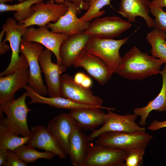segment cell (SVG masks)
Segmentation results:
<instances>
[{"label": "cell", "instance_id": "6da1fadb", "mask_svg": "<svg viewBox=\"0 0 166 166\" xmlns=\"http://www.w3.org/2000/svg\"><path fill=\"white\" fill-rule=\"evenodd\" d=\"M163 64L161 60L142 52L135 46L122 57L121 66L117 73L129 80L141 81L160 73Z\"/></svg>", "mask_w": 166, "mask_h": 166}, {"label": "cell", "instance_id": "7a4b0ae2", "mask_svg": "<svg viewBox=\"0 0 166 166\" xmlns=\"http://www.w3.org/2000/svg\"><path fill=\"white\" fill-rule=\"evenodd\" d=\"M27 97L26 92L16 100L0 105V109L6 116L0 121V124L23 137H30L31 134L27 121V114L31 110L26 102Z\"/></svg>", "mask_w": 166, "mask_h": 166}, {"label": "cell", "instance_id": "3957f363", "mask_svg": "<svg viewBox=\"0 0 166 166\" xmlns=\"http://www.w3.org/2000/svg\"><path fill=\"white\" fill-rule=\"evenodd\" d=\"M131 35L120 40L91 36L87 43L86 50L89 53L103 60L117 73L122 61L119 49L127 42Z\"/></svg>", "mask_w": 166, "mask_h": 166}, {"label": "cell", "instance_id": "277c9868", "mask_svg": "<svg viewBox=\"0 0 166 166\" xmlns=\"http://www.w3.org/2000/svg\"><path fill=\"white\" fill-rule=\"evenodd\" d=\"M27 27L22 23H19L15 19L7 18L2 26L5 31V37L2 41H8L12 53L10 62L7 68L0 74V76L8 75L14 73L26 61L24 55L20 51V45L22 37L26 31Z\"/></svg>", "mask_w": 166, "mask_h": 166}, {"label": "cell", "instance_id": "5b68a950", "mask_svg": "<svg viewBox=\"0 0 166 166\" xmlns=\"http://www.w3.org/2000/svg\"><path fill=\"white\" fill-rule=\"evenodd\" d=\"M152 138V136L145 131L135 133L109 132L98 137L95 144L126 152L136 148H146Z\"/></svg>", "mask_w": 166, "mask_h": 166}, {"label": "cell", "instance_id": "8992f818", "mask_svg": "<svg viewBox=\"0 0 166 166\" xmlns=\"http://www.w3.org/2000/svg\"><path fill=\"white\" fill-rule=\"evenodd\" d=\"M44 49L41 44L22 39L20 52L26 58L29 65V78L28 85L38 94L43 96L47 94V87L44 85L38 60L39 56Z\"/></svg>", "mask_w": 166, "mask_h": 166}, {"label": "cell", "instance_id": "52a82bcc", "mask_svg": "<svg viewBox=\"0 0 166 166\" xmlns=\"http://www.w3.org/2000/svg\"><path fill=\"white\" fill-rule=\"evenodd\" d=\"M108 117L102 126L93 131L88 136L89 140L93 141L102 134L109 132H123L135 133L145 131L146 128L135 122L137 116L128 114L120 115L108 110Z\"/></svg>", "mask_w": 166, "mask_h": 166}, {"label": "cell", "instance_id": "ba28073f", "mask_svg": "<svg viewBox=\"0 0 166 166\" xmlns=\"http://www.w3.org/2000/svg\"><path fill=\"white\" fill-rule=\"evenodd\" d=\"M34 11L32 15L22 22L25 27L37 25L41 26L47 25L51 22L55 23L65 14L68 9L64 2H58L54 0H48L45 2L42 0L31 6Z\"/></svg>", "mask_w": 166, "mask_h": 166}, {"label": "cell", "instance_id": "9c48e42d", "mask_svg": "<svg viewBox=\"0 0 166 166\" xmlns=\"http://www.w3.org/2000/svg\"><path fill=\"white\" fill-rule=\"evenodd\" d=\"M53 53L46 48L40 53L38 60L44 75L48 95L50 97H60L61 75L66 71L67 69L52 62Z\"/></svg>", "mask_w": 166, "mask_h": 166}, {"label": "cell", "instance_id": "30bf717a", "mask_svg": "<svg viewBox=\"0 0 166 166\" xmlns=\"http://www.w3.org/2000/svg\"><path fill=\"white\" fill-rule=\"evenodd\" d=\"M125 151L111 147L91 143L82 166H124Z\"/></svg>", "mask_w": 166, "mask_h": 166}, {"label": "cell", "instance_id": "8fae6325", "mask_svg": "<svg viewBox=\"0 0 166 166\" xmlns=\"http://www.w3.org/2000/svg\"><path fill=\"white\" fill-rule=\"evenodd\" d=\"M61 96L80 104L101 107L102 99L93 94L90 88H85L75 83L73 77L65 73L61 76Z\"/></svg>", "mask_w": 166, "mask_h": 166}, {"label": "cell", "instance_id": "7c38bea8", "mask_svg": "<svg viewBox=\"0 0 166 166\" xmlns=\"http://www.w3.org/2000/svg\"><path fill=\"white\" fill-rule=\"evenodd\" d=\"M47 25L36 28L33 27H27L22 39L28 42L38 43L50 50L55 55L57 63L61 65L59 55V48L62 42L68 35L49 31Z\"/></svg>", "mask_w": 166, "mask_h": 166}, {"label": "cell", "instance_id": "4fadbf2b", "mask_svg": "<svg viewBox=\"0 0 166 166\" xmlns=\"http://www.w3.org/2000/svg\"><path fill=\"white\" fill-rule=\"evenodd\" d=\"M68 6L66 13L55 23H49L46 25L51 31L54 33H63L67 35L76 34L85 32L88 28L90 22H85L77 17L82 9L76 4L64 1Z\"/></svg>", "mask_w": 166, "mask_h": 166}, {"label": "cell", "instance_id": "5bb4252c", "mask_svg": "<svg viewBox=\"0 0 166 166\" xmlns=\"http://www.w3.org/2000/svg\"><path fill=\"white\" fill-rule=\"evenodd\" d=\"M131 26L129 22L119 17L109 16L90 22L85 32L93 37L112 38L119 36Z\"/></svg>", "mask_w": 166, "mask_h": 166}, {"label": "cell", "instance_id": "9a60e30c", "mask_svg": "<svg viewBox=\"0 0 166 166\" xmlns=\"http://www.w3.org/2000/svg\"><path fill=\"white\" fill-rule=\"evenodd\" d=\"M29 65L26 60L14 73L0 76V105L14 99L16 92L28 83Z\"/></svg>", "mask_w": 166, "mask_h": 166}, {"label": "cell", "instance_id": "2e32d148", "mask_svg": "<svg viewBox=\"0 0 166 166\" xmlns=\"http://www.w3.org/2000/svg\"><path fill=\"white\" fill-rule=\"evenodd\" d=\"M91 36L85 32L68 35L59 48L61 65L66 69L73 66L87 51L86 46Z\"/></svg>", "mask_w": 166, "mask_h": 166}, {"label": "cell", "instance_id": "e0dca14e", "mask_svg": "<svg viewBox=\"0 0 166 166\" xmlns=\"http://www.w3.org/2000/svg\"><path fill=\"white\" fill-rule=\"evenodd\" d=\"M77 127V124L69 113H61L48 123L47 128L65 154L68 155L70 136Z\"/></svg>", "mask_w": 166, "mask_h": 166}, {"label": "cell", "instance_id": "ac0fdd59", "mask_svg": "<svg viewBox=\"0 0 166 166\" xmlns=\"http://www.w3.org/2000/svg\"><path fill=\"white\" fill-rule=\"evenodd\" d=\"M73 66L74 68H84L101 85L106 84L114 73L103 60L87 51L74 63Z\"/></svg>", "mask_w": 166, "mask_h": 166}, {"label": "cell", "instance_id": "d6986e66", "mask_svg": "<svg viewBox=\"0 0 166 166\" xmlns=\"http://www.w3.org/2000/svg\"><path fill=\"white\" fill-rule=\"evenodd\" d=\"M30 131L31 136L27 144L53 153L61 160L66 158V155L59 147L47 127L38 125L32 128Z\"/></svg>", "mask_w": 166, "mask_h": 166}, {"label": "cell", "instance_id": "ffe728a7", "mask_svg": "<svg viewBox=\"0 0 166 166\" xmlns=\"http://www.w3.org/2000/svg\"><path fill=\"white\" fill-rule=\"evenodd\" d=\"M100 108L84 109L70 110L69 113L75 121L77 126L81 130L93 131L103 124L108 117Z\"/></svg>", "mask_w": 166, "mask_h": 166}, {"label": "cell", "instance_id": "44dd1931", "mask_svg": "<svg viewBox=\"0 0 166 166\" xmlns=\"http://www.w3.org/2000/svg\"><path fill=\"white\" fill-rule=\"evenodd\" d=\"M90 141L83 131L77 127L69 138L70 147L68 155L70 161L75 166H82L88 155Z\"/></svg>", "mask_w": 166, "mask_h": 166}, {"label": "cell", "instance_id": "7402d4cb", "mask_svg": "<svg viewBox=\"0 0 166 166\" xmlns=\"http://www.w3.org/2000/svg\"><path fill=\"white\" fill-rule=\"evenodd\" d=\"M24 88L26 90L28 97L30 99L28 102L29 105L35 103L46 104L57 109H67L70 110L97 107L104 109H107L106 107H101L91 105L80 104L61 97H46L37 93L28 85H26Z\"/></svg>", "mask_w": 166, "mask_h": 166}, {"label": "cell", "instance_id": "603a6c76", "mask_svg": "<svg viewBox=\"0 0 166 166\" xmlns=\"http://www.w3.org/2000/svg\"><path fill=\"white\" fill-rule=\"evenodd\" d=\"M150 0H121L118 12L129 22L135 21L136 17H141L148 28L153 27V20L150 16L148 7Z\"/></svg>", "mask_w": 166, "mask_h": 166}, {"label": "cell", "instance_id": "cb8c5ba5", "mask_svg": "<svg viewBox=\"0 0 166 166\" xmlns=\"http://www.w3.org/2000/svg\"><path fill=\"white\" fill-rule=\"evenodd\" d=\"M160 73L162 77V86L158 95L153 100L149 101L147 105L142 107L133 109V113L140 117L139 124L141 126L146 124V120L152 111L159 112L166 111V64Z\"/></svg>", "mask_w": 166, "mask_h": 166}, {"label": "cell", "instance_id": "d4e9b609", "mask_svg": "<svg viewBox=\"0 0 166 166\" xmlns=\"http://www.w3.org/2000/svg\"><path fill=\"white\" fill-rule=\"evenodd\" d=\"M44 0H27L16 4L8 5L0 3V12L15 11L14 19L19 23L26 20L33 14L34 11L31 6L35 3ZM57 2H64L63 0H54Z\"/></svg>", "mask_w": 166, "mask_h": 166}, {"label": "cell", "instance_id": "484cf974", "mask_svg": "<svg viewBox=\"0 0 166 166\" xmlns=\"http://www.w3.org/2000/svg\"><path fill=\"white\" fill-rule=\"evenodd\" d=\"M146 39L151 46L152 55L166 64V33L154 29L148 33Z\"/></svg>", "mask_w": 166, "mask_h": 166}, {"label": "cell", "instance_id": "4316f807", "mask_svg": "<svg viewBox=\"0 0 166 166\" xmlns=\"http://www.w3.org/2000/svg\"><path fill=\"white\" fill-rule=\"evenodd\" d=\"M33 146L27 144L20 146L13 152L22 161L27 163H34L40 158L52 159L55 154L46 151L42 152L37 151Z\"/></svg>", "mask_w": 166, "mask_h": 166}, {"label": "cell", "instance_id": "83f0119b", "mask_svg": "<svg viewBox=\"0 0 166 166\" xmlns=\"http://www.w3.org/2000/svg\"><path fill=\"white\" fill-rule=\"evenodd\" d=\"M30 137H20L19 135L0 124V148H6L13 151L18 147L26 144Z\"/></svg>", "mask_w": 166, "mask_h": 166}, {"label": "cell", "instance_id": "f1b7e54d", "mask_svg": "<svg viewBox=\"0 0 166 166\" xmlns=\"http://www.w3.org/2000/svg\"><path fill=\"white\" fill-rule=\"evenodd\" d=\"M111 0H91L88 3L89 8L83 15L79 18L86 22H90L95 18L103 15L105 11L100 10L103 7L110 4Z\"/></svg>", "mask_w": 166, "mask_h": 166}, {"label": "cell", "instance_id": "f546056e", "mask_svg": "<svg viewBox=\"0 0 166 166\" xmlns=\"http://www.w3.org/2000/svg\"><path fill=\"white\" fill-rule=\"evenodd\" d=\"M145 149L144 148H138L125 151L124 166L143 165Z\"/></svg>", "mask_w": 166, "mask_h": 166}, {"label": "cell", "instance_id": "4dcf8cb0", "mask_svg": "<svg viewBox=\"0 0 166 166\" xmlns=\"http://www.w3.org/2000/svg\"><path fill=\"white\" fill-rule=\"evenodd\" d=\"M150 12L155 17L153 20L154 29L166 33V12L162 8H150Z\"/></svg>", "mask_w": 166, "mask_h": 166}, {"label": "cell", "instance_id": "1f68e13d", "mask_svg": "<svg viewBox=\"0 0 166 166\" xmlns=\"http://www.w3.org/2000/svg\"><path fill=\"white\" fill-rule=\"evenodd\" d=\"M4 166H26L27 163L21 160L13 151L8 149L6 161Z\"/></svg>", "mask_w": 166, "mask_h": 166}, {"label": "cell", "instance_id": "d6a6232c", "mask_svg": "<svg viewBox=\"0 0 166 166\" xmlns=\"http://www.w3.org/2000/svg\"><path fill=\"white\" fill-rule=\"evenodd\" d=\"M164 127H166V120L159 121L155 120L148 126L147 129L151 131H154Z\"/></svg>", "mask_w": 166, "mask_h": 166}, {"label": "cell", "instance_id": "836d02e7", "mask_svg": "<svg viewBox=\"0 0 166 166\" xmlns=\"http://www.w3.org/2000/svg\"><path fill=\"white\" fill-rule=\"evenodd\" d=\"M5 34V31L3 28H2V31L0 33V55H2L5 54L8 51L10 47L6 42H2V38Z\"/></svg>", "mask_w": 166, "mask_h": 166}, {"label": "cell", "instance_id": "e575fe53", "mask_svg": "<svg viewBox=\"0 0 166 166\" xmlns=\"http://www.w3.org/2000/svg\"><path fill=\"white\" fill-rule=\"evenodd\" d=\"M150 9L152 8H162L166 7V0H152L150 1L148 5Z\"/></svg>", "mask_w": 166, "mask_h": 166}, {"label": "cell", "instance_id": "d590c367", "mask_svg": "<svg viewBox=\"0 0 166 166\" xmlns=\"http://www.w3.org/2000/svg\"><path fill=\"white\" fill-rule=\"evenodd\" d=\"M67 1L74 3L78 6L81 9L87 10L89 7L88 3L84 2L83 0H63Z\"/></svg>", "mask_w": 166, "mask_h": 166}, {"label": "cell", "instance_id": "8d00e7d4", "mask_svg": "<svg viewBox=\"0 0 166 166\" xmlns=\"http://www.w3.org/2000/svg\"><path fill=\"white\" fill-rule=\"evenodd\" d=\"M8 149L5 148H0V166H3L6 161Z\"/></svg>", "mask_w": 166, "mask_h": 166}, {"label": "cell", "instance_id": "74e56055", "mask_svg": "<svg viewBox=\"0 0 166 166\" xmlns=\"http://www.w3.org/2000/svg\"><path fill=\"white\" fill-rule=\"evenodd\" d=\"M86 76V75L83 73L78 72L73 77V80L76 83L81 85Z\"/></svg>", "mask_w": 166, "mask_h": 166}, {"label": "cell", "instance_id": "f35d334b", "mask_svg": "<svg viewBox=\"0 0 166 166\" xmlns=\"http://www.w3.org/2000/svg\"><path fill=\"white\" fill-rule=\"evenodd\" d=\"M92 79L86 75L81 85L87 88H90L92 85Z\"/></svg>", "mask_w": 166, "mask_h": 166}, {"label": "cell", "instance_id": "ab89813d", "mask_svg": "<svg viewBox=\"0 0 166 166\" xmlns=\"http://www.w3.org/2000/svg\"><path fill=\"white\" fill-rule=\"evenodd\" d=\"M13 0H0V3H5L7 2H11Z\"/></svg>", "mask_w": 166, "mask_h": 166}, {"label": "cell", "instance_id": "60d3db41", "mask_svg": "<svg viewBox=\"0 0 166 166\" xmlns=\"http://www.w3.org/2000/svg\"><path fill=\"white\" fill-rule=\"evenodd\" d=\"M16 0L18 1L19 3H20V2H22L24 1H26L27 0Z\"/></svg>", "mask_w": 166, "mask_h": 166}, {"label": "cell", "instance_id": "b9f144b4", "mask_svg": "<svg viewBox=\"0 0 166 166\" xmlns=\"http://www.w3.org/2000/svg\"><path fill=\"white\" fill-rule=\"evenodd\" d=\"M84 2L89 3L91 0H83Z\"/></svg>", "mask_w": 166, "mask_h": 166}]
</instances>
